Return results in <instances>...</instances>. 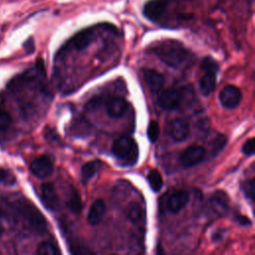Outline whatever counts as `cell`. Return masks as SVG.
Segmentation results:
<instances>
[{
	"instance_id": "28",
	"label": "cell",
	"mask_w": 255,
	"mask_h": 255,
	"mask_svg": "<svg viewBox=\"0 0 255 255\" xmlns=\"http://www.w3.org/2000/svg\"><path fill=\"white\" fill-rule=\"evenodd\" d=\"M202 70L205 71H213L217 72L218 71V64L216 61L210 57H205L202 61Z\"/></svg>"
},
{
	"instance_id": "24",
	"label": "cell",
	"mask_w": 255,
	"mask_h": 255,
	"mask_svg": "<svg viewBox=\"0 0 255 255\" xmlns=\"http://www.w3.org/2000/svg\"><path fill=\"white\" fill-rule=\"evenodd\" d=\"M70 210L72 212H74L75 214H78L81 212L82 210V201H81V197L78 194V192L76 190L72 191L69 198H68V202H67Z\"/></svg>"
},
{
	"instance_id": "16",
	"label": "cell",
	"mask_w": 255,
	"mask_h": 255,
	"mask_svg": "<svg viewBox=\"0 0 255 255\" xmlns=\"http://www.w3.org/2000/svg\"><path fill=\"white\" fill-rule=\"evenodd\" d=\"M216 73L213 71H205L199 81V90L203 96L210 95L216 87Z\"/></svg>"
},
{
	"instance_id": "4",
	"label": "cell",
	"mask_w": 255,
	"mask_h": 255,
	"mask_svg": "<svg viewBox=\"0 0 255 255\" xmlns=\"http://www.w3.org/2000/svg\"><path fill=\"white\" fill-rule=\"evenodd\" d=\"M96 39V27L83 29L75 34L57 53V57L63 56L70 50L81 51L87 48Z\"/></svg>"
},
{
	"instance_id": "33",
	"label": "cell",
	"mask_w": 255,
	"mask_h": 255,
	"mask_svg": "<svg viewBox=\"0 0 255 255\" xmlns=\"http://www.w3.org/2000/svg\"><path fill=\"white\" fill-rule=\"evenodd\" d=\"M155 255H166V253L164 252V250L160 244H157V246H156Z\"/></svg>"
},
{
	"instance_id": "34",
	"label": "cell",
	"mask_w": 255,
	"mask_h": 255,
	"mask_svg": "<svg viewBox=\"0 0 255 255\" xmlns=\"http://www.w3.org/2000/svg\"><path fill=\"white\" fill-rule=\"evenodd\" d=\"M3 214H4V211L3 209L0 207V237L2 235V232H3V224H2V220H3Z\"/></svg>"
},
{
	"instance_id": "12",
	"label": "cell",
	"mask_w": 255,
	"mask_h": 255,
	"mask_svg": "<svg viewBox=\"0 0 255 255\" xmlns=\"http://www.w3.org/2000/svg\"><path fill=\"white\" fill-rule=\"evenodd\" d=\"M41 200L47 209H57L59 205V199L56 189L52 183L45 182L41 185Z\"/></svg>"
},
{
	"instance_id": "23",
	"label": "cell",
	"mask_w": 255,
	"mask_h": 255,
	"mask_svg": "<svg viewBox=\"0 0 255 255\" xmlns=\"http://www.w3.org/2000/svg\"><path fill=\"white\" fill-rule=\"evenodd\" d=\"M147 181L149 183V186L151 189L155 192L159 191L162 187V176L156 169H151L147 174Z\"/></svg>"
},
{
	"instance_id": "35",
	"label": "cell",
	"mask_w": 255,
	"mask_h": 255,
	"mask_svg": "<svg viewBox=\"0 0 255 255\" xmlns=\"http://www.w3.org/2000/svg\"><path fill=\"white\" fill-rule=\"evenodd\" d=\"M0 255H2V254H1V252H0Z\"/></svg>"
},
{
	"instance_id": "13",
	"label": "cell",
	"mask_w": 255,
	"mask_h": 255,
	"mask_svg": "<svg viewBox=\"0 0 255 255\" xmlns=\"http://www.w3.org/2000/svg\"><path fill=\"white\" fill-rule=\"evenodd\" d=\"M142 78L150 92L156 94L161 91L164 84V78L160 73L150 69H143Z\"/></svg>"
},
{
	"instance_id": "19",
	"label": "cell",
	"mask_w": 255,
	"mask_h": 255,
	"mask_svg": "<svg viewBox=\"0 0 255 255\" xmlns=\"http://www.w3.org/2000/svg\"><path fill=\"white\" fill-rule=\"evenodd\" d=\"M102 165H103V163L99 159H95V160L85 163L81 169V174H82L83 180L85 182L90 180L101 169Z\"/></svg>"
},
{
	"instance_id": "17",
	"label": "cell",
	"mask_w": 255,
	"mask_h": 255,
	"mask_svg": "<svg viewBox=\"0 0 255 255\" xmlns=\"http://www.w3.org/2000/svg\"><path fill=\"white\" fill-rule=\"evenodd\" d=\"M128 217L134 224H144L145 213L143 207L137 202H131L128 207Z\"/></svg>"
},
{
	"instance_id": "30",
	"label": "cell",
	"mask_w": 255,
	"mask_h": 255,
	"mask_svg": "<svg viewBox=\"0 0 255 255\" xmlns=\"http://www.w3.org/2000/svg\"><path fill=\"white\" fill-rule=\"evenodd\" d=\"M242 152L246 155H252L254 153V138L250 137L242 145Z\"/></svg>"
},
{
	"instance_id": "32",
	"label": "cell",
	"mask_w": 255,
	"mask_h": 255,
	"mask_svg": "<svg viewBox=\"0 0 255 255\" xmlns=\"http://www.w3.org/2000/svg\"><path fill=\"white\" fill-rule=\"evenodd\" d=\"M25 47H26V49H27V51H28L29 53L33 52V50H34V43H33V39H29V41H27V42L25 43Z\"/></svg>"
},
{
	"instance_id": "10",
	"label": "cell",
	"mask_w": 255,
	"mask_h": 255,
	"mask_svg": "<svg viewBox=\"0 0 255 255\" xmlns=\"http://www.w3.org/2000/svg\"><path fill=\"white\" fill-rule=\"evenodd\" d=\"M168 132L174 141H182L189 134V125L183 119L172 120L168 126Z\"/></svg>"
},
{
	"instance_id": "18",
	"label": "cell",
	"mask_w": 255,
	"mask_h": 255,
	"mask_svg": "<svg viewBox=\"0 0 255 255\" xmlns=\"http://www.w3.org/2000/svg\"><path fill=\"white\" fill-rule=\"evenodd\" d=\"M68 245L72 255H92L89 247L78 237H68Z\"/></svg>"
},
{
	"instance_id": "3",
	"label": "cell",
	"mask_w": 255,
	"mask_h": 255,
	"mask_svg": "<svg viewBox=\"0 0 255 255\" xmlns=\"http://www.w3.org/2000/svg\"><path fill=\"white\" fill-rule=\"evenodd\" d=\"M112 152L123 165L131 166L138 158L137 143L132 137L124 135L117 138L112 146Z\"/></svg>"
},
{
	"instance_id": "25",
	"label": "cell",
	"mask_w": 255,
	"mask_h": 255,
	"mask_svg": "<svg viewBox=\"0 0 255 255\" xmlns=\"http://www.w3.org/2000/svg\"><path fill=\"white\" fill-rule=\"evenodd\" d=\"M146 134H147L148 139H149L151 142H154V141L158 138V135H159V126H158L157 122L151 121V122L148 124L147 130H146Z\"/></svg>"
},
{
	"instance_id": "31",
	"label": "cell",
	"mask_w": 255,
	"mask_h": 255,
	"mask_svg": "<svg viewBox=\"0 0 255 255\" xmlns=\"http://www.w3.org/2000/svg\"><path fill=\"white\" fill-rule=\"evenodd\" d=\"M235 218H236V220H237L240 224H244V225H250V224H251V221H250L247 217H245L244 215H241V214H237V213H236Z\"/></svg>"
},
{
	"instance_id": "14",
	"label": "cell",
	"mask_w": 255,
	"mask_h": 255,
	"mask_svg": "<svg viewBox=\"0 0 255 255\" xmlns=\"http://www.w3.org/2000/svg\"><path fill=\"white\" fill-rule=\"evenodd\" d=\"M189 199L188 193L184 190L173 192L166 201V208L171 213H177L185 207Z\"/></svg>"
},
{
	"instance_id": "29",
	"label": "cell",
	"mask_w": 255,
	"mask_h": 255,
	"mask_svg": "<svg viewBox=\"0 0 255 255\" xmlns=\"http://www.w3.org/2000/svg\"><path fill=\"white\" fill-rule=\"evenodd\" d=\"M14 181H15L14 175L10 171L0 167V183L12 184Z\"/></svg>"
},
{
	"instance_id": "6",
	"label": "cell",
	"mask_w": 255,
	"mask_h": 255,
	"mask_svg": "<svg viewBox=\"0 0 255 255\" xmlns=\"http://www.w3.org/2000/svg\"><path fill=\"white\" fill-rule=\"evenodd\" d=\"M205 149L199 145H190L180 154L179 161L183 167H191L201 162L205 157Z\"/></svg>"
},
{
	"instance_id": "2",
	"label": "cell",
	"mask_w": 255,
	"mask_h": 255,
	"mask_svg": "<svg viewBox=\"0 0 255 255\" xmlns=\"http://www.w3.org/2000/svg\"><path fill=\"white\" fill-rule=\"evenodd\" d=\"M150 51L161 62L174 69L182 67L190 56L188 50L180 42L169 39L153 45Z\"/></svg>"
},
{
	"instance_id": "21",
	"label": "cell",
	"mask_w": 255,
	"mask_h": 255,
	"mask_svg": "<svg viewBox=\"0 0 255 255\" xmlns=\"http://www.w3.org/2000/svg\"><path fill=\"white\" fill-rule=\"evenodd\" d=\"M36 255H61L58 246L51 241H43L39 244Z\"/></svg>"
},
{
	"instance_id": "7",
	"label": "cell",
	"mask_w": 255,
	"mask_h": 255,
	"mask_svg": "<svg viewBox=\"0 0 255 255\" xmlns=\"http://www.w3.org/2000/svg\"><path fill=\"white\" fill-rule=\"evenodd\" d=\"M242 99L241 91L232 85L225 86L219 93L220 104L226 109L236 108Z\"/></svg>"
},
{
	"instance_id": "9",
	"label": "cell",
	"mask_w": 255,
	"mask_h": 255,
	"mask_svg": "<svg viewBox=\"0 0 255 255\" xmlns=\"http://www.w3.org/2000/svg\"><path fill=\"white\" fill-rule=\"evenodd\" d=\"M167 5L168 0H150L145 4L143 14L150 21L159 20L165 13Z\"/></svg>"
},
{
	"instance_id": "1",
	"label": "cell",
	"mask_w": 255,
	"mask_h": 255,
	"mask_svg": "<svg viewBox=\"0 0 255 255\" xmlns=\"http://www.w3.org/2000/svg\"><path fill=\"white\" fill-rule=\"evenodd\" d=\"M9 208L15 223L22 229L34 234H43L47 230V221L41 211L27 198L18 196L10 200Z\"/></svg>"
},
{
	"instance_id": "20",
	"label": "cell",
	"mask_w": 255,
	"mask_h": 255,
	"mask_svg": "<svg viewBox=\"0 0 255 255\" xmlns=\"http://www.w3.org/2000/svg\"><path fill=\"white\" fill-rule=\"evenodd\" d=\"M210 202L216 210L224 212L228 206V197L223 191L218 190L212 194V196L210 197Z\"/></svg>"
},
{
	"instance_id": "15",
	"label": "cell",
	"mask_w": 255,
	"mask_h": 255,
	"mask_svg": "<svg viewBox=\"0 0 255 255\" xmlns=\"http://www.w3.org/2000/svg\"><path fill=\"white\" fill-rule=\"evenodd\" d=\"M106 213V204L103 199H96L90 206L87 221L91 225H98Z\"/></svg>"
},
{
	"instance_id": "22",
	"label": "cell",
	"mask_w": 255,
	"mask_h": 255,
	"mask_svg": "<svg viewBox=\"0 0 255 255\" xmlns=\"http://www.w3.org/2000/svg\"><path fill=\"white\" fill-rule=\"evenodd\" d=\"M12 124V118L7 110L0 107V139L8 132Z\"/></svg>"
},
{
	"instance_id": "27",
	"label": "cell",
	"mask_w": 255,
	"mask_h": 255,
	"mask_svg": "<svg viewBox=\"0 0 255 255\" xmlns=\"http://www.w3.org/2000/svg\"><path fill=\"white\" fill-rule=\"evenodd\" d=\"M227 138L225 137V135L223 134H218L213 141V145H212V150H213V154H216L217 152H219L226 144Z\"/></svg>"
},
{
	"instance_id": "8",
	"label": "cell",
	"mask_w": 255,
	"mask_h": 255,
	"mask_svg": "<svg viewBox=\"0 0 255 255\" xmlns=\"http://www.w3.org/2000/svg\"><path fill=\"white\" fill-rule=\"evenodd\" d=\"M30 170L35 176L39 178H45L52 174L54 165L49 156L41 155L31 162Z\"/></svg>"
},
{
	"instance_id": "26",
	"label": "cell",
	"mask_w": 255,
	"mask_h": 255,
	"mask_svg": "<svg viewBox=\"0 0 255 255\" xmlns=\"http://www.w3.org/2000/svg\"><path fill=\"white\" fill-rule=\"evenodd\" d=\"M242 190L247 198H249L250 200H254V193H255L254 179L251 178V179L245 181L244 184L242 185Z\"/></svg>"
},
{
	"instance_id": "5",
	"label": "cell",
	"mask_w": 255,
	"mask_h": 255,
	"mask_svg": "<svg viewBox=\"0 0 255 255\" xmlns=\"http://www.w3.org/2000/svg\"><path fill=\"white\" fill-rule=\"evenodd\" d=\"M182 91L176 88H169L160 93L158 97V105L162 110L172 111L177 109L182 102Z\"/></svg>"
},
{
	"instance_id": "11",
	"label": "cell",
	"mask_w": 255,
	"mask_h": 255,
	"mask_svg": "<svg viewBox=\"0 0 255 255\" xmlns=\"http://www.w3.org/2000/svg\"><path fill=\"white\" fill-rule=\"evenodd\" d=\"M128 110V103L122 97H111L106 102L107 114L114 119H119L125 115Z\"/></svg>"
}]
</instances>
